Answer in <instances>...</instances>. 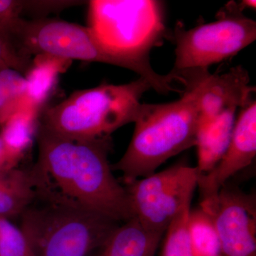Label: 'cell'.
I'll return each mask as SVG.
<instances>
[{
    "instance_id": "9a60e30c",
    "label": "cell",
    "mask_w": 256,
    "mask_h": 256,
    "mask_svg": "<svg viewBox=\"0 0 256 256\" xmlns=\"http://www.w3.org/2000/svg\"><path fill=\"white\" fill-rule=\"evenodd\" d=\"M36 200V192L30 170L18 166L0 172V217L22 216Z\"/></svg>"
},
{
    "instance_id": "d4e9b609",
    "label": "cell",
    "mask_w": 256,
    "mask_h": 256,
    "mask_svg": "<svg viewBox=\"0 0 256 256\" xmlns=\"http://www.w3.org/2000/svg\"><path fill=\"white\" fill-rule=\"evenodd\" d=\"M242 6L244 8H252V9H255L256 8V2L255 0H246V1H242Z\"/></svg>"
},
{
    "instance_id": "44dd1931",
    "label": "cell",
    "mask_w": 256,
    "mask_h": 256,
    "mask_svg": "<svg viewBox=\"0 0 256 256\" xmlns=\"http://www.w3.org/2000/svg\"><path fill=\"white\" fill-rule=\"evenodd\" d=\"M31 62V58L18 53L9 36L0 32V68H13L25 74Z\"/></svg>"
},
{
    "instance_id": "4fadbf2b",
    "label": "cell",
    "mask_w": 256,
    "mask_h": 256,
    "mask_svg": "<svg viewBox=\"0 0 256 256\" xmlns=\"http://www.w3.org/2000/svg\"><path fill=\"white\" fill-rule=\"evenodd\" d=\"M237 108L227 109L210 124L198 128L196 144L200 174L210 172L218 164L228 148L236 117Z\"/></svg>"
},
{
    "instance_id": "ffe728a7",
    "label": "cell",
    "mask_w": 256,
    "mask_h": 256,
    "mask_svg": "<svg viewBox=\"0 0 256 256\" xmlns=\"http://www.w3.org/2000/svg\"><path fill=\"white\" fill-rule=\"evenodd\" d=\"M0 256H34L21 228L0 217Z\"/></svg>"
},
{
    "instance_id": "7a4b0ae2",
    "label": "cell",
    "mask_w": 256,
    "mask_h": 256,
    "mask_svg": "<svg viewBox=\"0 0 256 256\" xmlns=\"http://www.w3.org/2000/svg\"><path fill=\"white\" fill-rule=\"evenodd\" d=\"M208 74L188 82L184 94L174 102L142 104L130 142L111 166L122 173L126 184L154 174L166 160L196 146L198 100Z\"/></svg>"
},
{
    "instance_id": "30bf717a",
    "label": "cell",
    "mask_w": 256,
    "mask_h": 256,
    "mask_svg": "<svg viewBox=\"0 0 256 256\" xmlns=\"http://www.w3.org/2000/svg\"><path fill=\"white\" fill-rule=\"evenodd\" d=\"M224 156L210 172L200 174L202 200L215 196L234 174L252 164L256 154V102L250 99L242 106Z\"/></svg>"
},
{
    "instance_id": "7402d4cb",
    "label": "cell",
    "mask_w": 256,
    "mask_h": 256,
    "mask_svg": "<svg viewBox=\"0 0 256 256\" xmlns=\"http://www.w3.org/2000/svg\"><path fill=\"white\" fill-rule=\"evenodd\" d=\"M23 11L24 1L0 0V32L11 38Z\"/></svg>"
},
{
    "instance_id": "d6986e66",
    "label": "cell",
    "mask_w": 256,
    "mask_h": 256,
    "mask_svg": "<svg viewBox=\"0 0 256 256\" xmlns=\"http://www.w3.org/2000/svg\"><path fill=\"white\" fill-rule=\"evenodd\" d=\"M190 210L191 206L184 208L170 224L161 256H194L188 232Z\"/></svg>"
},
{
    "instance_id": "277c9868",
    "label": "cell",
    "mask_w": 256,
    "mask_h": 256,
    "mask_svg": "<svg viewBox=\"0 0 256 256\" xmlns=\"http://www.w3.org/2000/svg\"><path fill=\"white\" fill-rule=\"evenodd\" d=\"M22 56L48 54L69 60L98 62L129 69L146 78L158 92L164 90L169 79L158 74L150 63L126 60L102 47L88 26L60 20L22 18L11 36Z\"/></svg>"
},
{
    "instance_id": "5b68a950",
    "label": "cell",
    "mask_w": 256,
    "mask_h": 256,
    "mask_svg": "<svg viewBox=\"0 0 256 256\" xmlns=\"http://www.w3.org/2000/svg\"><path fill=\"white\" fill-rule=\"evenodd\" d=\"M34 202L20 227L34 256H92L119 225L92 212Z\"/></svg>"
},
{
    "instance_id": "3957f363",
    "label": "cell",
    "mask_w": 256,
    "mask_h": 256,
    "mask_svg": "<svg viewBox=\"0 0 256 256\" xmlns=\"http://www.w3.org/2000/svg\"><path fill=\"white\" fill-rule=\"evenodd\" d=\"M152 88L140 77L122 85L102 84L74 92L40 114V124L64 137L85 140L109 139L126 124L136 122L144 92Z\"/></svg>"
},
{
    "instance_id": "6da1fadb",
    "label": "cell",
    "mask_w": 256,
    "mask_h": 256,
    "mask_svg": "<svg viewBox=\"0 0 256 256\" xmlns=\"http://www.w3.org/2000/svg\"><path fill=\"white\" fill-rule=\"evenodd\" d=\"M38 158L30 170L40 201L92 212L118 222L133 218L129 196L108 160L110 138L64 137L40 124Z\"/></svg>"
},
{
    "instance_id": "7c38bea8",
    "label": "cell",
    "mask_w": 256,
    "mask_h": 256,
    "mask_svg": "<svg viewBox=\"0 0 256 256\" xmlns=\"http://www.w3.org/2000/svg\"><path fill=\"white\" fill-rule=\"evenodd\" d=\"M162 236L133 217L118 226L92 256H156Z\"/></svg>"
},
{
    "instance_id": "8fae6325",
    "label": "cell",
    "mask_w": 256,
    "mask_h": 256,
    "mask_svg": "<svg viewBox=\"0 0 256 256\" xmlns=\"http://www.w3.org/2000/svg\"><path fill=\"white\" fill-rule=\"evenodd\" d=\"M252 90L248 74L242 66L222 75L207 74L198 100V128L230 108L242 107L252 99Z\"/></svg>"
},
{
    "instance_id": "8992f818",
    "label": "cell",
    "mask_w": 256,
    "mask_h": 256,
    "mask_svg": "<svg viewBox=\"0 0 256 256\" xmlns=\"http://www.w3.org/2000/svg\"><path fill=\"white\" fill-rule=\"evenodd\" d=\"M88 28L98 42L112 54L150 62V54L165 33L162 2L156 0H92Z\"/></svg>"
},
{
    "instance_id": "2e32d148",
    "label": "cell",
    "mask_w": 256,
    "mask_h": 256,
    "mask_svg": "<svg viewBox=\"0 0 256 256\" xmlns=\"http://www.w3.org/2000/svg\"><path fill=\"white\" fill-rule=\"evenodd\" d=\"M41 112L26 105L0 124V137L8 152L20 162L36 138Z\"/></svg>"
},
{
    "instance_id": "9c48e42d",
    "label": "cell",
    "mask_w": 256,
    "mask_h": 256,
    "mask_svg": "<svg viewBox=\"0 0 256 256\" xmlns=\"http://www.w3.org/2000/svg\"><path fill=\"white\" fill-rule=\"evenodd\" d=\"M213 220L223 256H256L255 196L224 185L201 206Z\"/></svg>"
},
{
    "instance_id": "ba28073f",
    "label": "cell",
    "mask_w": 256,
    "mask_h": 256,
    "mask_svg": "<svg viewBox=\"0 0 256 256\" xmlns=\"http://www.w3.org/2000/svg\"><path fill=\"white\" fill-rule=\"evenodd\" d=\"M200 174L196 166L176 164L129 184L133 217L148 230L164 234L178 214L191 206Z\"/></svg>"
},
{
    "instance_id": "ac0fdd59",
    "label": "cell",
    "mask_w": 256,
    "mask_h": 256,
    "mask_svg": "<svg viewBox=\"0 0 256 256\" xmlns=\"http://www.w3.org/2000/svg\"><path fill=\"white\" fill-rule=\"evenodd\" d=\"M26 105L24 76L13 68H0V124Z\"/></svg>"
},
{
    "instance_id": "cb8c5ba5",
    "label": "cell",
    "mask_w": 256,
    "mask_h": 256,
    "mask_svg": "<svg viewBox=\"0 0 256 256\" xmlns=\"http://www.w3.org/2000/svg\"><path fill=\"white\" fill-rule=\"evenodd\" d=\"M18 163L10 156L0 137V172L8 171L18 166Z\"/></svg>"
},
{
    "instance_id": "5bb4252c",
    "label": "cell",
    "mask_w": 256,
    "mask_h": 256,
    "mask_svg": "<svg viewBox=\"0 0 256 256\" xmlns=\"http://www.w3.org/2000/svg\"><path fill=\"white\" fill-rule=\"evenodd\" d=\"M73 60L48 54L34 56L24 74L28 106L41 112L53 94L58 77L68 70Z\"/></svg>"
},
{
    "instance_id": "52a82bcc",
    "label": "cell",
    "mask_w": 256,
    "mask_h": 256,
    "mask_svg": "<svg viewBox=\"0 0 256 256\" xmlns=\"http://www.w3.org/2000/svg\"><path fill=\"white\" fill-rule=\"evenodd\" d=\"M216 21L188 30L175 31L172 73L182 80L207 73L213 64L236 55L255 41L256 22L242 14L240 8L229 6Z\"/></svg>"
},
{
    "instance_id": "e0dca14e",
    "label": "cell",
    "mask_w": 256,
    "mask_h": 256,
    "mask_svg": "<svg viewBox=\"0 0 256 256\" xmlns=\"http://www.w3.org/2000/svg\"><path fill=\"white\" fill-rule=\"evenodd\" d=\"M188 226L194 256H223L213 220L201 206L190 210Z\"/></svg>"
},
{
    "instance_id": "603a6c76",
    "label": "cell",
    "mask_w": 256,
    "mask_h": 256,
    "mask_svg": "<svg viewBox=\"0 0 256 256\" xmlns=\"http://www.w3.org/2000/svg\"><path fill=\"white\" fill-rule=\"evenodd\" d=\"M75 1H24V12H50L56 10H63L72 5H75Z\"/></svg>"
}]
</instances>
